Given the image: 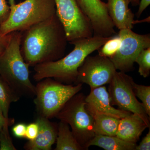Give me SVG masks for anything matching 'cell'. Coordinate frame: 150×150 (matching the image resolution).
Here are the masks:
<instances>
[{
    "label": "cell",
    "instance_id": "29",
    "mask_svg": "<svg viewBox=\"0 0 150 150\" xmlns=\"http://www.w3.org/2000/svg\"><path fill=\"white\" fill-rule=\"evenodd\" d=\"M10 36L11 33L5 35H3L0 33V55L2 54L6 48L9 41Z\"/></svg>",
    "mask_w": 150,
    "mask_h": 150
},
{
    "label": "cell",
    "instance_id": "7",
    "mask_svg": "<svg viewBox=\"0 0 150 150\" xmlns=\"http://www.w3.org/2000/svg\"><path fill=\"white\" fill-rule=\"evenodd\" d=\"M55 2L56 14L64 27L68 42L72 44L79 39L93 36L91 23L76 0H55Z\"/></svg>",
    "mask_w": 150,
    "mask_h": 150
},
{
    "label": "cell",
    "instance_id": "32",
    "mask_svg": "<svg viewBox=\"0 0 150 150\" xmlns=\"http://www.w3.org/2000/svg\"><path fill=\"white\" fill-rule=\"evenodd\" d=\"M15 0H9V3L10 6L13 5L15 4Z\"/></svg>",
    "mask_w": 150,
    "mask_h": 150
},
{
    "label": "cell",
    "instance_id": "18",
    "mask_svg": "<svg viewBox=\"0 0 150 150\" xmlns=\"http://www.w3.org/2000/svg\"><path fill=\"white\" fill-rule=\"evenodd\" d=\"M20 98L8 84L0 77V108L6 118H9V110L11 103L17 102Z\"/></svg>",
    "mask_w": 150,
    "mask_h": 150
},
{
    "label": "cell",
    "instance_id": "23",
    "mask_svg": "<svg viewBox=\"0 0 150 150\" xmlns=\"http://www.w3.org/2000/svg\"><path fill=\"white\" fill-rule=\"evenodd\" d=\"M8 126H6L0 132V150H16L10 136Z\"/></svg>",
    "mask_w": 150,
    "mask_h": 150
},
{
    "label": "cell",
    "instance_id": "4",
    "mask_svg": "<svg viewBox=\"0 0 150 150\" xmlns=\"http://www.w3.org/2000/svg\"><path fill=\"white\" fill-rule=\"evenodd\" d=\"M8 18L0 25V33L22 31L50 18L56 13L55 0H25L10 6Z\"/></svg>",
    "mask_w": 150,
    "mask_h": 150
},
{
    "label": "cell",
    "instance_id": "21",
    "mask_svg": "<svg viewBox=\"0 0 150 150\" xmlns=\"http://www.w3.org/2000/svg\"><path fill=\"white\" fill-rule=\"evenodd\" d=\"M134 93L139 98L143 104L146 112L150 116V86L138 84L134 82L133 84Z\"/></svg>",
    "mask_w": 150,
    "mask_h": 150
},
{
    "label": "cell",
    "instance_id": "19",
    "mask_svg": "<svg viewBox=\"0 0 150 150\" xmlns=\"http://www.w3.org/2000/svg\"><path fill=\"white\" fill-rule=\"evenodd\" d=\"M82 11L88 18L96 17L106 9V4L101 0H76Z\"/></svg>",
    "mask_w": 150,
    "mask_h": 150
},
{
    "label": "cell",
    "instance_id": "11",
    "mask_svg": "<svg viewBox=\"0 0 150 150\" xmlns=\"http://www.w3.org/2000/svg\"><path fill=\"white\" fill-rule=\"evenodd\" d=\"M85 100L86 108L92 115L97 113L107 114L121 119L131 113L112 107L109 93L105 86L91 89L89 94L85 97Z\"/></svg>",
    "mask_w": 150,
    "mask_h": 150
},
{
    "label": "cell",
    "instance_id": "8",
    "mask_svg": "<svg viewBox=\"0 0 150 150\" xmlns=\"http://www.w3.org/2000/svg\"><path fill=\"white\" fill-rule=\"evenodd\" d=\"M134 82L132 78L125 73L116 71L109 83L110 104L118 106L120 110L139 115L150 126V117L134 93Z\"/></svg>",
    "mask_w": 150,
    "mask_h": 150
},
{
    "label": "cell",
    "instance_id": "28",
    "mask_svg": "<svg viewBox=\"0 0 150 150\" xmlns=\"http://www.w3.org/2000/svg\"><path fill=\"white\" fill-rule=\"evenodd\" d=\"M15 122L14 118H6L0 108V132L4 127L13 125Z\"/></svg>",
    "mask_w": 150,
    "mask_h": 150
},
{
    "label": "cell",
    "instance_id": "5",
    "mask_svg": "<svg viewBox=\"0 0 150 150\" xmlns=\"http://www.w3.org/2000/svg\"><path fill=\"white\" fill-rule=\"evenodd\" d=\"M35 86L34 103L38 114L47 119L56 117L68 100L82 88V84L65 85L52 78L43 79Z\"/></svg>",
    "mask_w": 150,
    "mask_h": 150
},
{
    "label": "cell",
    "instance_id": "31",
    "mask_svg": "<svg viewBox=\"0 0 150 150\" xmlns=\"http://www.w3.org/2000/svg\"><path fill=\"white\" fill-rule=\"evenodd\" d=\"M130 3L134 6L139 5L140 3V0H130Z\"/></svg>",
    "mask_w": 150,
    "mask_h": 150
},
{
    "label": "cell",
    "instance_id": "10",
    "mask_svg": "<svg viewBox=\"0 0 150 150\" xmlns=\"http://www.w3.org/2000/svg\"><path fill=\"white\" fill-rule=\"evenodd\" d=\"M116 70L109 58L88 56L78 69L76 84L86 83L91 89L110 83Z\"/></svg>",
    "mask_w": 150,
    "mask_h": 150
},
{
    "label": "cell",
    "instance_id": "9",
    "mask_svg": "<svg viewBox=\"0 0 150 150\" xmlns=\"http://www.w3.org/2000/svg\"><path fill=\"white\" fill-rule=\"evenodd\" d=\"M118 35L121 38V46L110 59L115 69L125 73L132 69L140 52L150 47V35L137 34L130 29L120 30Z\"/></svg>",
    "mask_w": 150,
    "mask_h": 150
},
{
    "label": "cell",
    "instance_id": "17",
    "mask_svg": "<svg viewBox=\"0 0 150 150\" xmlns=\"http://www.w3.org/2000/svg\"><path fill=\"white\" fill-rule=\"evenodd\" d=\"M55 150H83L67 123L60 121L58 126Z\"/></svg>",
    "mask_w": 150,
    "mask_h": 150
},
{
    "label": "cell",
    "instance_id": "15",
    "mask_svg": "<svg viewBox=\"0 0 150 150\" xmlns=\"http://www.w3.org/2000/svg\"><path fill=\"white\" fill-rule=\"evenodd\" d=\"M92 146H97L105 150H135L137 144L121 139L116 136L95 135L88 143L87 150Z\"/></svg>",
    "mask_w": 150,
    "mask_h": 150
},
{
    "label": "cell",
    "instance_id": "30",
    "mask_svg": "<svg viewBox=\"0 0 150 150\" xmlns=\"http://www.w3.org/2000/svg\"><path fill=\"white\" fill-rule=\"evenodd\" d=\"M150 0H141L139 4V8L136 15L139 18L143 13L144 11L149 6Z\"/></svg>",
    "mask_w": 150,
    "mask_h": 150
},
{
    "label": "cell",
    "instance_id": "20",
    "mask_svg": "<svg viewBox=\"0 0 150 150\" xmlns=\"http://www.w3.org/2000/svg\"><path fill=\"white\" fill-rule=\"evenodd\" d=\"M121 44V38L119 35H113L98 49V55L110 59L116 54Z\"/></svg>",
    "mask_w": 150,
    "mask_h": 150
},
{
    "label": "cell",
    "instance_id": "1",
    "mask_svg": "<svg viewBox=\"0 0 150 150\" xmlns=\"http://www.w3.org/2000/svg\"><path fill=\"white\" fill-rule=\"evenodd\" d=\"M67 42L64 27L56 13L22 32L21 51L25 62L34 67L63 57Z\"/></svg>",
    "mask_w": 150,
    "mask_h": 150
},
{
    "label": "cell",
    "instance_id": "12",
    "mask_svg": "<svg viewBox=\"0 0 150 150\" xmlns=\"http://www.w3.org/2000/svg\"><path fill=\"white\" fill-rule=\"evenodd\" d=\"M35 121L39 126L38 134L35 139L24 145L26 150H50L56 142L58 127L49 119L38 116Z\"/></svg>",
    "mask_w": 150,
    "mask_h": 150
},
{
    "label": "cell",
    "instance_id": "14",
    "mask_svg": "<svg viewBox=\"0 0 150 150\" xmlns=\"http://www.w3.org/2000/svg\"><path fill=\"white\" fill-rule=\"evenodd\" d=\"M147 128L150 126L139 115L131 113L120 119L116 136L126 142L137 143Z\"/></svg>",
    "mask_w": 150,
    "mask_h": 150
},
{
    "label": "cell",
    "instance_id": "13",
    "mask_svg": "<svg viewBox=\"0 0 150 150\" xmlns=\"http://www.w3.org/2000/svg\"><path fill=\"white\" fill-rule=\"evenodd\" d=\"M130 0H108V14L114 26L119 30L132 29L136 21L134 14L129 8Z\"/></svg>",
    "mask_w": 150,
    "mask_h": 150
},
{
    "label": "cell",
    "instance_id": "22",
    "mask_svg": "<svg viewBox=\"0 0 150 150\" xmlns=\"http://www.w3.org/2000/svg\"><path fill=\"white\" fill-rule=\"evenodd\" d=\"M139 66V73L144 78L150 74V47L142 50L135 60Z\"/></svg>",
    "mask_w": 150,
    "mask_h": 150
},
{
    "label": "cell",
    "instance_id": "6",
    "mask_svg": "<svg viewBox=\"0 0 150 150\" xmlns=\"http://www.w3.org/2000/svg\"><path fill=\"white\" fill-rule=\"evenodd\" d=\"M85 97L77 93L68 100L56 117L71 126L78 143L84 150L88 143L95 136L93 131V116L86 106Z\"/></svg>",
    "mask_w": 150,
    "mask_h": 150
},
{
    "label": "cell",
    "instance_id": "25",
    "mask_svg": "<svg viewBox=\"0 0 150 150\" xmlns=\"http://www.w3.org/2000/svg\"><path fill=\"white\" fill-rule=\"evenodd\" d=\"M10 12V6L8 4L6 0H0V25L8 19Z\"/></svg>",
    "mask_w": 150,
    "mask_h": 150
},
{
    "label": "cell",
    "instance_id": "16",
    "mask_svg": "<svg viewBox=\"0 0 150 150\" xmlns=\"http://www.w3.org/2000/svg\"><path fill=\"white\" fill-rule=\"evenodd\" d=\"M93 131L95 135L116 136L120 118L104 114H95Z\"/></svg>",
    "mask_w": 150,
    "mask_h": 150
},
{
    "label": "cell",
    "instance_id": "27",
    "mask_svg": "<svg viewBox=\"0 0 150 150\" xmlns=\"http://www.w3.org/2000/svg\"><path fill=\"white\" fill-rule=\"evenodd\" d=\"M150 150V130L146 135L139 146H137L135 150Z\"/></svg>",
    "mask_w": 150,
    "mask_h": 150
},
{
    "label": "cell",
    "instance_id": "3",
    "mask_svg": "<svg viewBox=\"0 0 150 150\" xmlns=\"http://www.w3.org/2000/svg\"><path fill=\"white\" fill-rule=\"evenodd\" d=\"M21 35L22 31L11 33L8 44L0 55V75L20 97H33L35 86L30 79V66L21 51Z\"/></svg>",
    "mask_w": 150,
    "mask_h": 150
},
{
    "label": "cell",
    "instance_id": "2",
    "mask_svg": "<svg viewBox=\"0 0 150 150\" xmlns=\"http://www.w3.org/2000/svg\"><path fill=\"white\" fill-rule=\"evenodd\" d=\"M111 37L93 35L75 41L71 44L74 48L65 57L34 66L33 79L38 82L46 78H54L61 83H76L78 69L86 58L98 50Z\"/></svg>",
    "mask_w": 150,
    "mask_h": 150
},
{
    "label": "cell",
    "instance_id": "24",
    "mask_svg": "<svg viewBox=\"0 0 150 150\" xmlns=\"http://www.w3.org/2000/svg\"><path fill=\"white\" fill-rule=\"evenodd\" d=\"M38 130L39 126L36 121L30 123L26 126L25 138L28 140V141H33L35 139L38 134Z\"/></svg>",
    "mask_w": 150,
    "mask_h": 150
},
{
    "label": "cell",
    "instance_id": "26",
    "mask_svg": "<svg viewBox=\"0 0 150 150\" xmlns=\"http://www.w3.org/2000/svg\"><path fill=\"white\" fill-rule=\"evenodd\" d=\"M26 126V124L23 123H18L14 126L12 129L14 136L18 138H25Z\"/></svg>",
    "mask_w": 150,
    "mask_h": 150
}]
</instances>
